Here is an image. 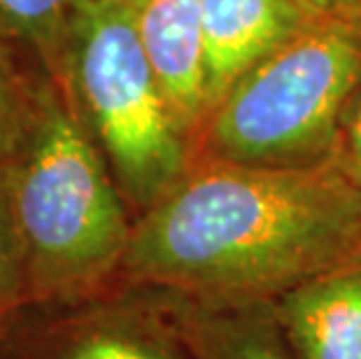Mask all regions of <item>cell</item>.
Segmentation results:
<instances>
[{
  "label": "cell",
  "mask_w": 361,
  "mask_h": 359,
  "mask_svg": "<svg viewBox=\"0 0 361 359\" xmlns=\"http://www.w3.org/2000/svg\"><path fill=\"white\" fill-rule=\"evenodd\" d=\"M322 19L361 26V0H298Z\"/></svg>",
  "instance_id": "obj_14"
},
{
  "label": "cell",
  "mask_w": 361,
  "mask_h": 359,
  "mask_svg": "<svg viewBox=\"0 0 361 359\" xmlns=\"http://www.w3.org/2000/svg\"><path fill=\"white\" fill-rule=\"evenodd\" d=\"M124 3H128V5H133V7H135V10H137V12H140V10H142V5H145V3H147V0H124Z\"/></svg>",
  "instance_id": "obj_15"
},
{
  "label": "cell",
  "mask_w": 361,
  "mask_h": 359,
  "mask_svg": "<svg viewBox=\"0 0 361 359\" xmlns=\"http://www.w3.org/2000/svg\"><path fill=\"white\" fill-rule=\"evenodd\" d=\"M334 164L361 187V84L343 114L341 138H338Z\"/></svg>",
  "instance_id": "obj_13"
},
{
  "label": "cell",
  "mask_w": 361,
  "mask_h": 359,
  "mask_svg": "<svg viewBox=\"0 0 361 359\" xmlns=\"http://www.w3.org/2000/svg\"><path fill=\"white\" fill-rule=\"evenodd\" d=\"M171 299L194 359H298L284 339L275 301L207 303L175 292Z\"/></svg>",
  "instance_id": "obj_9"
},
{
  "label": "cell",
  "mask_w": 361,
  "mask_h": 359,
  "mask_svg": "<svg viewBox=\"0 0 361 359\" xmlns=\"http://www.w3.org/2000/svg\"><path fill=\"white\" fill-rule=\"evenodd\" d=\"M361 84V26L319 19L247 71L196 135L194 164H334L343 114Z\"/></svg>",
  "instance_id": "obj_3"
},
{
  "label": "cell",
  "mask_w": 361,
  "mask_h": 359,
  "mask_svg": "<svg viewBox=\"0 0 361 359\" xmlns=\"http://www.w3.org/2000/svg\"><path fill=\"white\" fill-rule=\"evenodd\" d=\"M142 47L194 152L207 117L201 0H147L137 12Z\"/></svg>",
  "instance_id": "obj_7"
},
{
  "label": "cell",
  "mask_w": 361,
  "mask_h": 359,
  "mask_svg": "<svg viewBox=\"0 0 361 359\" xmlns=\"http://www.w3.org/2000/svg\"><path fill=\"white\" fill-rule=\"evenodd\" d=\"M78 0H0V40L61 82Z\"/></svg>",
  "instance_id": "obj_10"
},
{
  "label": "cell",
  "mask_w": 361,
  "mask_h": 359,
  "mask_svg": "<svg viewBox=\"0 0 361 359\" xmlns=\"http://www.w3.org/2000/svg\"><path fill=\"white\" fill-rule=\"evenodd\" d=\"M47 80L35 61L0 40V168L24 147Z\"/></svg>",
  "instance_id": "obj_11"
},
{
  "label": "cell",
  "mask_w": 361,
  "mask_h": 359,
  "mask_svg": "<svg viewBox=\"0 0 361 359\" xmlns=\"http://www.w3.org/2000/svg\"><path fill=\"white\" fill-rule=\"evenodd\" d=\"M361 262V187L336 164H194L133 221L124 285L207 303L275 301Z\"/></svg>",
  "instance_id": "obj_1"
},
{
  "label": "cell",
  "mask_w": 361,
  "mask_h": 359,
  "mask_svg": "<svg viewBox=\"0 0 361 359\" xmlns=\"http://www.w3.org/2000/svg\"><path fill=\"white\" fill-rule=\"evenodd\" d=\"M0 359H194L171 292L117 282L68 303H21L0 320Z\"/></svg>",
  "instance_id": "obj_5"
},
{
  "label": "cell",
  "mask_w": 361,
  "mask_h": 359,
  "mask_svg": "<svg viewBox=\"0 0 361 359\" xmlns=\"http://www.w3.org/2000/svg\"><path fill=\"white\" fill-rule=\"evenodd\" d=\"M7 173L26 255V303L80 301L117 285L135 217L54 78Z\"/></svg>",
  "instance_id": "obj_2"
},
{
  "label": "cell",
  "mask_w": 361,
  "mask_h": 359,
  "mask_svg": "<svg viewBox=\"0 0 361 359\" xmlns=\"http://www.w3.org/2000/svg\"><path fill=\"white\" fill-rule=\"evenodd\" d=\"M275 310L298 359H361V262L294 287Z\"/></svg>",
  "instance_id": "obj_8"
},
{
  "label": "cell",
  "mask_w": 361,
  "mask_h": 359,
  "mask_svg": "<svg viewBox=\"0 0 361 359\" xmlns=\"http://www.w3.org/2000/svg\"><path fill=\"white\" fill-rule=\"evenodd\" d=\"M28 299L26 255L12 208L10 173L0 168V320Z\"/></svg>",
  "instance_id": "obj_12"
},
{
  "label": "cell",
  "mask_w": 361,
  "mask_h": 359,
  "mask_svg": "<svg viewBox=\"0 0 361 359\" xmlns=\"http://www.w3.org/2000/svg\"><path fill=\"white\" fill-rule=\"evenodd\" d=\"M61 84L133 217L189 173L191 142L159 87L133 5L78 0Z\"/></svg>",
  "instance_id": "obj_4"
},
{
  "label": "cell",
  "mask_w": 361,
  "mask_h": 359,
  "mask_svg": "<svg viewBox=\"0 0 361 359\" xmlns=\"http://www.w3.org/2000/svg\"><path fill=\"white\" fill-rule=\"evenodd\" d=\"M201 19L210 114L245 73L305 33L322 17L298 0H201Z\"/></svg>",
  "instance_id": "obj_6"
}]
</instances>
